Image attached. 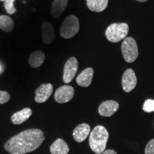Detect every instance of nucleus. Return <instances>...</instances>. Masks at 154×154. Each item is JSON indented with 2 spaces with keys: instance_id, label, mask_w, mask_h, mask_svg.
Here are the masks:
<instances>
[{
  "instance_id": "23",
  "label": "nucleus",
  "mask_w": 154,
  "mask_h": 154,
  "mask_svg": "<svg viewBox=\"0 0 154 154\" xmlns=\"http://www.w3.org/2000/svg\"><path fill=\"white\" fill-rule=\"evenodd\" d=\"M145 154H154V139L149 141L145 149Z\"/></svg>"
},
{
  "instance_id": "12",
  "label": "nucleus",
  "mask_w": 154,
  "mask_h": 154,
  "mask_svg": "<svg viewBox=\"0 0 154 154\" xmlns=\"http://www.w3.org/2000/svg\"><path fill=\"white\" fill-rule=\"evenodd\" d=\"M94 69L88 67L84 69L81 74L77 76L76 83L79 86L82 87H88L91 84L92 79L94 77Z\"/></svg>"
},
{
  "instance_id": "26",
  "label": "nucleus",
  "mask_w": 154,
  "mask_h": 154,
  "mask_svg": "<svg viewBox=\"0 0 154 154\" xmlns=\"http://www.w3.org/2000/svg\"><path fill=\"white\" fill-rule=\"evenodd\" d=\"M0 1H1V2H5V0H0Z\"/></svg>"
},
{
  "instance_id": "21",
  "label": "nucleus",
  "mask_w": 154,
  "mask_h": 154,
  "mask_svg": "<svg viewBox=\"0 0 154 154\" xmlns=\"http://www.w3.org/2000/svg\"><path fill=\"white\" fill-rule=\"evenodd\" d=\"M143 110L145 112H153L154 111V100L147 99L144 102L143 106Z\"/></svg>"
},
{
  "instance_id": "6",
  "label": "nucleus",
  "mask_w": 154,
  "mask_h": 154,
  "mask_svg": "<svg viewBox=\"0 0 154 154\" xmlns=\"http://www.w3.org/2000/svg\"><path fill=\"white\" fill-rule=\"evenodd\" d=\"M78 69V61L75 57H71L66 61L63 68V82L69 84L73 80Z\"/></svg>"
},
{
  "instance_id": "20",
  "label": "nucleus",
  "mask_w": 154,
  "mask_h": 154,
  "mask_svg": "<svg viewBox=\"0 0 154 154\" xmlns=\"http://www.w3.org/2000/svg\"><path fill=\"white\" fill-rule=\"evenodd\" d=\"M14 1L15 0H5L4 2H5L4 4L5 8L9 14H13L17 11V9L14 5Z\"/></svg>"
},
{
  "instance_id": "11",
  "label": "nucleus",
  "mask_w": 154,
  "mask_h": 154,
  "mask_svg": "<svg viewBox=\"0 0 154 154\" xmlns=\"http://www.w3.org/2000/svg\"><path fill=\"white\" fill-rule=\"evenodd\" d=\"M91 132L90 126L87 124L78 125L73 131V137L76 142L82 143L88 137Z\"/></svg>"
},
{
  "instance_id": "28",
  "label": "nucleus",
  "mask_w": 154,
  "mask_h": 154,
  "mask_svg": "<svg viewBox=\"0 0 154 154\" xmlns=\"http://www.w3.org/2000/svg\"><path fill=\"white\" fill-rule=\"evenodd\" d=\"M0 70H1V66H0Z\"/></svg>"
},
{
  "instance_id": "19",
  "label": "nucleus",
  "mask_w": 154,
  "mask_h": 154,
  "mask_svg": "<svg viewBox=\"0 0 154 154\" xmlns=\"http://www.w3.org/2000/svg\"><path fill=\"white\" fill-rule=\"evenodd\" d=\"M14 26V21L10 17L7 15L0 16V29L5 32H10Z\"/></svg>"
},
{
  "instance_id": "25",
  "label": "nucleus",
  "mask_w": 154,
  "mask_h": 154,
  "mask_svg": "<svg viewBox=\"0 0 154 154\" xmlns=\"http://www.w3.org/2000/svg\"><path fill=\"white\" fill-rule=\"evenodd\" d=\"M137 2H145L148 1V0H136Z\"/></svg>"
},
{
  "instance_id": "17",
  "label": "nucleus",
  "mask_w": 154,
  "mask_h": 154,
  "mask_svg": "<svg viewBox=\"0 0 154 154\" xmlns=\"http://www.w3.org/2000/svg\"><path fill=\"white\" fill-rule=\"evenodd\" d=\"M109 0H86V5L89 10L94 12H101L106 9Z\"/></svg>"
},
{
  "instance_id": "5",
  "label": "nucleus",
  "mask_w": 154,
  "mask_h": 154,
  "mask_svg": "<svg viewBox=\"0 0 154 154\" xmlns=\"http://www.w3.org/2000/svg\"><path fill=\"white\" fill-rule=\"evenodd\" d=\"M121 52L126 62H134L138 56V46L136 40L132 37L124 38L121 44Z\"/></svg>"
},
{
  "instance_id": "7",
  "label": "nucleus",
  "mask_w": 154,
  "mask_h": 154,
  "mask_svg": "<svg viewBox=\"0 0 154 154\" xmlns=\"http://www.w3.org/2000/svg\"><path fill=\"white\" fill-rule=\"evenodd\" d=\"M74 96V89L72 86L64 85L59 87L56 91L54 99L57 103H64L73 99Z\"/></svg>"
},
{
  "instance_id": "8",
  "label": "nucleus",
  "mask_w": 154,
  "mask_h": 154,
  "mask_svg": "<svg viewBox=\"0 0 154 154\" xmlns=\"http://www.w3.org/2000/svg\"><path fill=\"white\" fill-rule=\"evenodd\" d=\"M122 87L125 92L128 93L134 89L137 84V78L134 71L131 69H128L125 71L122 76Z\"/></svg>"
},
{
  "instance_id": "15",
  "label": "nucleus",
  "mask_w": 154,
  "mask_h": 154,
  "mask_svg": "<svg viewBox=\"0 0 154 154\" xmlns=\"http://www.w3.org/2000/svg\"><path fill=\"white\" fill-rule=\"evenodd\" d=\"M51 154H68L69 148L67 143L61 138H58L50 146Z\"/></svg>"
},
{
  "instance_id": "16",
  "label": "nucleus",
  "mask_w": 154,
  "mask_h": 154,
  "mask_svg": "<svg viewBox=\"0 0 154 154\" xmlns=\"http://www.w3.org/2000/svg\"><path fill=\"white\" fill-rule=\"evenodd\" d=\"M69 0H54L51 8V14L54 18L57 19L66 9Z\"/></svg>"
},
{
  "instance_id": "24",
  "label": "nucleus",
  "mask_w": 154,
  "mask_h": 154,
  "mask_svg": "<svg viewBox=\"0 0 154 154\" xmlns=\"http://www.w3.org/2000/svg\"><path fill=\"white\" fill-rule=\"evenodd\" d=\"M101 154H117V153L114 151V150L109 149V150H105V151H103Z\"/></svg>"
},
{
  "instance_id": "22",
  "label": "nucleus",
  "mask_w": 154,
  "mask_h": 154,
  "mask_svg": "<svg viewBox=\"0 0 154 154\" xmlns=\"http://www.w3.org/2000/svg\"><path fill=\"white\" fill-rule=\"evenodd\" d=\"M10 94L5 91H0V104L7 103L10 99Z\"/></svg>"
},
{
  "instance_id": "9",
  "label": "nucleus",
  "mask_w": 154,
  "mask_h": 154,
  "mask_svg": "<svg viewBox=\"0 0 154 154\" xmlns=\"http://www.w3.org/2000/svg\"><path fill=\"white\" fill-rule=\"evenodd\" d=\"M119 104L116 101H105L100 104L99 107V113L101 116L109 117L113 116L118 111Z\"/></svg>"
},
{
  "instance_id": "10",
  "label": "nucleus",
  "mask_w": 154,
  "mask_h": 154,
  "mask_svg": "<svg viewBox=\"0 0 154 154\" xmlns=\"http://www.w3.org/2000/svg\"><path fill=\"white\" fill-rule=\"evenodd\" d=\"M53 92V86L51 84H43L36 90L35 101L42 103L47 101Z\"/></svg>"
},
{
  "instance_id": "2",
  "label": "nucleus",
  "mask_w": 154,
  "mask_h": 154,
  "mask_svg": "<svg viewBox=\"0 0 154 154\" xmlns=\"http://www.w3.org/2000/svg\"><path fill=\"white\" fill-rule=\"evenodd\" d=\"M109 132L103 126H96L89 136V146L96 154H101L105 151L109 140Z\"/></svg>"
},
{
  "instance_id": "27",
  "label": "nucleus",
  "mask_w": 154,
  "mask_h": 154,
  "mask_svg": "<svg viewBox=\"0 0 154 154\" xmlns=\"http://www.w3.org/2000/svg\"><path fill=\"white\" fill-rule=\"evenodd\" d=\"M11 154H19V153H11Z\"/></svg>"
},
{
  "instance_id": "4",
  "label": "nucleus",
  "mask_w": 154,
  "mask_h": 154,
  "mask_svg": "<svg viewBox=\"0 0 154 154\" xmlns=\"http://www.w3.org/2000/svg\"><path fill=\"white\" fill-rule=\"evenodd\" d=\"M80 29L79 19L74 15L67 17L61 26L60 35L64 38H71L78 33Z\"/></svg>"
},
{
  "instance_id": "3",
  "label": "nucleus",
  "mask_w": 154,
  "mask_h": 154,
  "mask_svg": "<svg viewBox=\"0 0 154 154\" xmlns=\"http://www.w3.org/2000/svg\"><path fill=\"white\" fill-rule=\"evenodd\" d=\"M129 27L126 23H113L109 25L106 30V36L112 43L124 40L128 35Z\"/></svg>"
},
{
  "instance_id": "1",
  "label": "nucleus",
  "mask_w": 154,
  "mask_h": 154,
  "mask_svg": "<svg viewBox=\"0 0 154 154\" xmlns=\"http://www.w3.org/2000/svg\"><path fill=\"white\" fill-rule=\"evenodd\" d=\"M44 139V133L40 129L32 128L25 130L7 140L5 149L11 153L25 154L37 149Z\"/></svg>"
},
{
  "instance_id": "18",
  "label": "nucleus",
  "mask_w": 154,
  "mask_h": 154,
  "mask_svg": "<svg viewBox=\"0 0 154 154\" xmlns=\"http://www.w3.org/2000/svg\"><path fill=\"white\" fill-rule=\"evenodd\" d=\"M45 59V54L42 51H35L30 55L29 63L32 68H38L41 66Z\"/></svg>"
},
{
  "instance_id": "14",
  "label": "nucleus",
  "mask_w": 154,
  "mask_h": 154,
  "mask_svg": "<svg viewBox=\"0 0 154 154\" xmlns=\"http://www.w3.org/2000/svg\"><path fill=\"white\" fill-rule=\"evenodd\" d=\"M32 114V110L29 108H24L22 110L17 111L11 116V119L14 124L19 125L25 122L30 118Z\"/></svg>"
},
{
  "instance_id": "13",
  "label": "nucleus",
  "mask_w": 154,
  "mask_h": 154,
  "mask_svg": "<svg viewBox=\"0 0 154 154\" xmlns=\"http://www.w3.org/2000/svg\"><path fill=\"white\" fill-rule=\"evenodd\" d=\"M42 41L44 44H51L55 38V32L53 26L48 22H44L42 26Z\"/></svg>"
}]
</instances>
